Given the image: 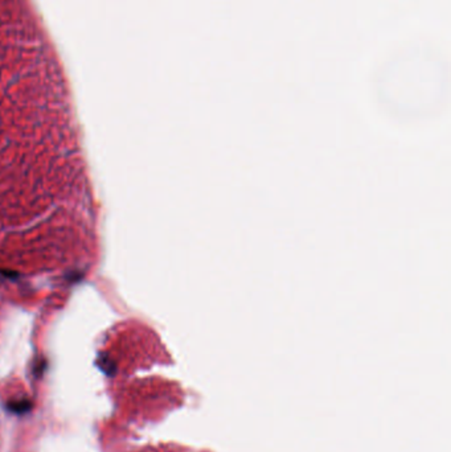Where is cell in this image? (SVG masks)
Here are the masks:
<instances>
[{"label": "cell", "mask_w": 451, "mask_h": 452, "mask_svg": "<svg viewBox=\"0 0 451 452\" xmlns=\"http://www.w3.org/2000/svg\"><path fill=\"white\" fill-rule=\"evenodd\" d=\"M7 409L13 414H26L32 409V402L28 399H17V401H10L7 405Z\"/></svg>", "instance_id": "obj_1"}]
</instances>
